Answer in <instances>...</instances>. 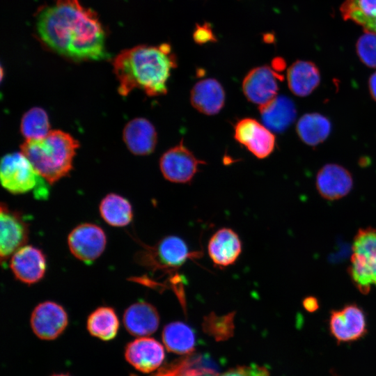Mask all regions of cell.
<instances>
[{
    "mask_svg": "<svg viewBox=\"0 0 376 376\" xmlns=\"http://www.w3.org/2000/svg\"><path fill=\"white\" fill-rule=\"evenodd\" d=\"M40 39L52 50L75 61L108 57L104 32L97 16L78 0H57L37 19Z\"/></svg>",
    "mask_w": 376,
    "mask_h": 376,
    "instance_id": "1",
    "label": "cell"
},
{
    "mask_svg": "<svg viewBox=\"0 0 376 376\" xmlns=\"http://www.w3.org/2000/svg\"><path fill=\"white\" fill-rule=\"evenodd\" d=\"M234 138L259 159L268 157L275 147L276 138L273 132L253 118L239 120L235 125Z\"/></svg>",
    "mask_w": 376,
    "mask_h": 376,
    "instance_id": "12",
    "label": "cell"
},
{
    "mask_svg": "<svg viewBox=\"0 0 376 376\" xmlns=\"http://www.w3.org/2000/svg\"><path fill=\"white\" fill-rule=\"evenodd\" d=\"M353 180L350 172L336 164L324 165L318 173L316 187L324 199L334 201L347 195L351 191Z\"/></svg>",
    "mask_w": 376,
    "mask_h": 376,
    "instance_id": "16",
    "label": "cell"
},
{
    "mask_svg": "<svg viewBox=\"0 0 376 376\" xmlns=\"http://www.w3.org/2000/svg\"><path fill=\"white\" fill-rule=\"evenodd\" d=\"M194 39L198 43H203L214 39L210 28L206 25L198 27L194 33Z\"/></svg>",
    "mask_w": 376,
    "mask_h": 376,
    "instance_id": "32",
    "label": "cell"
},
{
    "mask_svg": "<svg viewBox=\"0 0 376 376\" xmlns=\"http://www.w3.org/2000/svg\"><path fill=\"white\" fill-rule=\"evenodd\" d=\"M331 123L325 116L318 113H306L297 123L296 130L299 138L306 144L317 146L329 135Z\"/></svg>",
    "mask_w": 376,
    "mask_h": 376,
    "instance_id": "26",
    "label": "cell"
},
{
    "mask_svg": "<svg viewBox=\"0 0 376 376\" xmlns=\"http://www.w3.org/2000/svg\"><path fill=\"white\" fill-rule=\"evenodd\" d=\"M79 146L70 134L55 130L42 138L26 139L20 148L37 173L52 185L71 171Z\"/></svg>",
    "mask_w": 376,
    "mask_h": 376,
    "instance_id": "3",
    "label": "cell"
},
{
    "mask_svg": "<svg viewBox=\"0 0 376 376\" xmlns=\"http://www.w3.org/2000/svg\"><path fill=\"white\" fill-rule=\"evenodd\" d=\"M165 357L163 345L150 337H139L129 343L125 350L127 361L134 368L145 373L155 370Z\"/></svg>",
    "mask_w": 376,
    "mask_h": 376,
    "instance_id": "15",
    "label": "cell"
},
{
    "mask_svg": "<svg viewBox=\"0 0 376 376\" xmlns=\"http://www.w3.org/2000/svg\"><path fill=\"white\" fill-rule=\"evenodd\" d=\"M202 164L205 162L197 159L181 141L162 155L159 168L167 180L174 183H188Z\"/></svg>",
    "mask_w": 376,
    "mask_h": 376,
    "instance_id": "9",
    "label": "cell"
},
{
    "mask_svg": "<svg viewBox=\"0 0 376 376\" xmlns=\"http://www.w3.org/2000/svg\"><path fill=\"white\" fill-rule=\"evenodd\" d=\"M233 315V313L224 316H216L214 313L210 314L204 320V330L217 340L229 338L233 334L234 328Z\"/></svg>",
    "mask_w": 376,
    "mask_h": 376,
    "instance_id": "29",
    "label": "cell"
},
{
    "mask_svg": "<svg viewBox=\"0 0 376 376\" xmlns=\"http://www.w3.org/2000/svg\"><path fill=\"white\" fill-rule=\"evenodd\" d=\"M185 242L175 235L166 236L152 246H144L134 256L135 261L149 269L172 270L190 258Z\"/></svg>",
    "mask_w": 376,
    "mask_h": 376,
    "instance_id": "6",
    "label": "cell"
},
{
    "mask_svg": "<svg viewBox=\"0 0 376 376\" xmlns=\"http://www.w3.org/2000/svg\"><path fill=\"white\" fill-rule=\"evenodd\" d=\"M119 325V320L115 310L107 306L95 309L86 320V328L89 334L106 341L112 340L116 336Z\"/></svg>",
    "mask_w": 376,
    "mask_h": 376,
    "instance_id": "25",
    "label": "cell"
},
{
    "mask_svg": "<svg viewBox=\"0 0 376 376\" xmlns=\"http://www.w3.org/2000/svg\"><path fill=\"white\" fill-rule=\"evenodd\" d=\"M20 131L26 139H39L50 132V125L46 111L40 107H33L22 116Z\"/></svg>",
    "mask_w": 376,
    "mask_h": 376,
    "instance_id": "28",
    "label": "cell"
},
{
    "mask_svg": "<svg viewBox=\"0 0 376 376\" xmlns=\"http://www.w3.org/2000/svg\"><path fill=\"white\" fill-rule=\"evenodd\" d=\"M52 376H70V375H67V374H55Z\"/></svg>",
    "mask_w": 376,
    "mask_h": 376,
    "instance_id": "36",
    "label": "cell"
},
{
    "mask_svg": "<svg viewBox=\"0 0 376 376\" xmlns=\"http://www.w3.org/2000/svg\"><path fill=\"white\" fill-rule=\"evenodd\" d=\"M329 328L331 334L339 343L359 340L367 333L365 312L356 304L334 309L330 313Z\"/></svg>",
    "mask_w": 376,
    "mask_h": 376,
    "instance_id": "8",
    "label": "cell"
},
{
    "mask_svg": "<svg viewBox=\"0 0 376 376\" xmlns=\"http://www.w3.org/2000/svg\"><path fill=\"white\" fill-rule=\"evenodd\" d=\"M68 324L66 311L59 304L52 301H45L38 304L33 310L31 327L35 335L45 340L58 338L65 329Z\"/></svg>",
    "mask_w": 376,
    "mask_h": 376,
    "instance_id": "11",
    "label": "cell"
},
{
    "mask_svg": "<svg viewBox=\"0 0 376 376\" xmlns=\"http://www.w3.org/2000/svg\"><path fill=\"white\" fill-rule=\"evenodd\" d=\"M10 267L18 281L27 285L34 284L45 274L46 256L39 248L26 244L11 256Z\"/></svg>",
    "mask_w": 376,
    "mask_h": 376,
    "instance_id": "13",
    "label": "cell"
},
{
    "mask_svg": "<svg viewBox=\"0 0 376 376\" xmlns=\"http://www.w3.org/2000/svg\"><path fill=\"white\" fill-rule=\"evenodd\" d=\"M162 336L166 349L171 352L189 355L194 350V331L182 322H173L166 324Z\"/></svg>",
    "mask_w": 376,
    "mask_h": 376,
    "instance_id": "23",
    "label": "cell"
},
{
    "mask_svg": "<svg viewBox=\"0 0 376 376\" xmlns=\"http://www.w3.org/2000/svg\"><path fill=\"white\" fill-rule=\"evenodd\" d=\"M101 217L109 225L123 227L132 220V207L127 199L123 196L111 193L106 195L99 205Z\"/></svg>",
    "mask_w": 376,
    "mask_h": 376,
    "instance_id": "24",
    "label": "cell"
},
{
    "mask_svg": "<svg viewBox=\"0 0 376 376\" xmlns=\"http://www.w3.org/2000/svg\"><path fill=\"white\" fill-rule=\"evenodd\" d=\"M340 10L345 20H351L366 30L376 19V0H345Z\"/></svg>",
    "mask_w": 376,
    "mask_h": 376,
    "instance_id": "27",
    "label": "cell"
},
{
    "mask_svg": "<svg viewBox=\"0 0 376 376\" xmlns=\"http://www.w3.org/2000/svg\"><path fill=\"white\" fill-rule=\"evenodd\" d=\"M0 179L3 188L13 194L32 191L37 199H46L49 195L47 181L22 152L9 153L2 157Z\"/></svg>",
    "mask_w": 376,
    "mask_h": 376,
    "instance_id": "4",
    "label": "cell"
},
{
    "mask_svg": "<svg viewBox=\"0 0 376 376\" xmlns=\"http://www.w3.org/2000/svg\"><path fill=\"white\" fill-rule=\"evenodd\" d=\"M0 214V256L3 263L17 250L26 245L29 228L22 214L9 209L6 204L1 203Z\"/></svg>",
    "mask_w": 376,
    "mask_h": 376,
    "instance_id": "10",
    "label": "cell"
},
{
    "mask_svg": "<svg viewBox=\"0 0 376 376\" xmlns=\"http://www.w3.org/2000/svg\"><path fill=\"white\" fill-rule=\"evenodd\" d=\"M368 86L372 97L376 101V72L370 76Z\"/></svg>",
    "mask_w": 376,
    "mask_h": 376,
    "instance_id": "34",
    "label": "cell"
},
{
    "mask_svg": "<svg viewBox=\"0 0 376 376\" xmlns=\"http://www.w3.org/2000/svg\"><path fill=\"white\" fill-rule=\"evenodd\" d=\"M366 31H373L376 33V19L369 25Z\"/></svg>",
    "mask_w": 376,
    "mask_h": 376,
    "instance_id": "35",
    "label": "cell"
},
{
    "mask_svg": "<svg viewBox=\"0 0 376 376\" xmlns=\"http://www.w3.org/2000/svg\"><path fill=\"white\" fill-rule=\"evenodd\" d=\"M348 273L361 294L376 288V228H360L356 233Z\"/></svg>",
    "mask_w": 376,
    "mask_h": 376,
    "instance_id": "5",
    "label": "cell"
},
{
    "mask_svg": "<svg viewBox=\"0 0 376 376\" xmlns=\"http://www.w3.org/2000/svg\"><path fill=\"white\" fill-rule=\"evenodd\" d=\"M357 52L366 65L376 68V33L366 31L357 41Z\"/></svg>",
    "mask_w": 376,
    "mask_h": 376,
    "instance_id": "30",
    "label": "cell"
},
{
    "mask_svg": "<svg viewBox=\"0 0 376 376\" xmlns=\"http://www.w3.org/2000/svg\"><path fill=\"white\" fill-rule=\"evenodd\" d=\"M242 244L238 235L232 229L223 228L210 238L207 251L213 263L219 267L233 265L242 252Z\"/></svg>",
    "mask_w": 376,
    "mask_h": 376,
    "instance_id": "18",
    "label": "cell"
},
{
    "mask_svg": "<svg viewBox=\"0 0 376 376\" xmlns=\"http://www.w3.org/2000/svg\"><path fill=\"white\" fill-rule=\"evenodd\" d=\"M123 138L131 152L136 155H148L156 147L157 134L149 120L144 118H136L125 126Z\"/></svg>",
    "mask_w": 376,
    "mask_h": 376,
    "instance_id": "19",
    "label": "cell"
},
{
    "mask_svg": "<svg viewBox=\"0 0 376 376\" xmlns=\"http://www.w3.org/2000/svg\"><path fill=\"white\" fill-rule=\"evenodd\" d=\"M287 79L292 93L299 97H305L318 87L320 81V75L313 63L297 61L288 68Z\"/></svg>",
    "mask_w": 376,
    "mask_h": 376,
    "instance_id": "22",
    "label": "cell"
},
{
    "mask_svg": "<svg viewBox=\"0 0 376 376\" xmlns=\"http://www.w3.org/2000/svg\"><path fill=\"white\" fill-rule=\"evenodd\" d=\"M170 52L169 45H140L119 54L113 62L119 94L127 96L136 88L151 97L166 94L171 70L176 67Z\"/></svg>",
    "mask_w": 376,
    "mask_h": 376,
    "instance_id": "2",
    "label": "cell"
},
{
    "mask_svg": "<svg viewBox=\"0 0 376 376\" xmlns=\"http://www.w3.org/2000/svg\"><path fill=\"white\" fill-rule=\"evenodd\" d=\"M218 376H270L267 369L263 366L252 363L230 369Z\"/></svg>",
    "mask_w": 376,
    "mask_h": 376,
    "instance_id": "31",
    "label": "cell"
},
{
    "mask_svg": "<svg viewBox=\"0 0 376 376\" xmlns=\"http://www.w3.org/2000/svg\"><path fill=\"white\" fill-rule=\"evenodd\" d=\"M282 77L269 66L255 68L243 80V93L251 102L265 105L277 96L278 80Z\"/></svg>",
    "mask_w": 376,
    "mask_h": 376,
    "instance_id": "14",
    "label": "cell"
},
{
    "mask_svg": "<svg viewBox=\"0 0 376 376\" xmlns=\"http://www.w3.org/2000/svg\"><path fill=\"white\" fill-rule=\"evenodd\" d=\"M225 100V91L215 79L198 81L190 92L191 105L200 113L207 116L218 113L223 109Z\"/></svg>",
    "mask_w": 376,
    "mask_h": 376,
    "instance_id": "20",
    "label": "cell"
},
{
    "mask_svg": "<svg viewBox=\"0 0 376 376\" xmlns=\"http://www.w3.org/2000/svg\"><path fill=\"white\" fill-rule=\"evenodd\" d=\"M304 308L308 312H313L318 308V300L313 297H306L303 301Z\"/></svg>",
    "mask_w": 376,
    "mask_h": 376,
    "instance_id": "33",
    "label": "cell"
},
{
    "mask_svg": "<svg viewBox=\"0 0 376 376\" xmlns=\"http://www.w3.org/2000/svg\"><path fill=\"white\" fill-rule=\"evenodd\" d=\"M263 124L272 132H284L295 121L297 111L293 101L287 96H276L259 107Z\"/></svg>",
    "mask_w": 376,
    "mask_h": 376,
    "instance_id": "21",
    "label": "cell"
},
{
    "mask_svg": "<svg viewBox=\"0 0 376 376\" xmlns=\"http://www.w3.org/2000/svg\"><path fill=\"white\" fill-rule=\"evenodd\" d=\"M123 324L131 335L146 337L157 331L159 315L151 304L139 301L128 306L123 314Z\"/></svg>",
    "mask_w": 376,
    "mask_h": 376,
    "instance_id": "17",
    "label": "cell"
},
{
    "mask_svg": "<svg viewBox=\"0 0 376 376\" xmlns=\"http://www.w3.org/2000/svg\"><path fill=\"white\" fill-rule=\"evenodd\" d=\"M107 236L103 229L92 223H82L75 226L68 236L71 253L86 265L92 264L104 252Z\"/></svg>",
    "mask_w": 376,
    "mask_h": 376,
    "instance_id": "7",
    "label": "cell"
}]
</instances>
